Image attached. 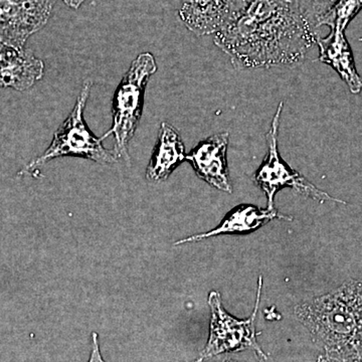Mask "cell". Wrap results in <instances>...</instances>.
<instances>
[{
  "mask_svg": "<svg viewBox=\"0 0 362 362\" xmlns=\"http://www.w3.org/2000/svg\"><path fill=\"white\" fill-rule=\"evenodd\" d=\"M317 39L295 0H247L214 44L235 68L246 70L297 65Z\"/></svg>",
  "mask_w": 362,
  "mask_h": 362,
  "instance_id": "obj_1",
  "label": "cell"
},
{
  "mask_svg": "<svg viewBox=\"0 0 362 362\" xmlns=\"http://www.w3.org/2000/svg\"><path fill=\"white\" fill-rule=\"evenodd\" d=\"M312 341L325 351L362 347V281L305 300L295 308Z\"/></svg>",
  "mask_w": 362,
  "mask_h": 362,
  "instance_id": "obj_2",
  "label": "cell"
},
{
  "mask_svg": "<svg viewBox=\"0 0 362 362\" xmlns=\"http://www.w3.org/2000/svg\"><path fill=\"white\" fill-rule=\"evenodd\" d=\"M157 71L156 58L151 52H142L131 64L113 98V124L102 139L113 134L114 153L117 158L130 161L129 143L134 137L141 119L144 94L149 78Z\"/></svg>",
  "mask_w": 362,
  "mask_h": 362,
  "instance_id": "obj_3",
  "label": "cell"
},
{
  "mask_svg": "<svg viewBox=\"0 0 362 362\" xmlns=\"http://www.w3.org/2000/svg\"><path fill=\"white\" fill-rule=\"evenodd\" d=\"M92 84L90 81L85 83L73 111L54 132L49 148L45 150L42 156L30 162L21 175L37 170L40 166L59 157H81L101 164L117 162L118 158L114 151L105 148L102 144L103 139L93 134L85 122L84 111Z\"/></svg>",
  "mask_w": 362,
  "mask_h": 362,
  "instance_id": "obj_4",
  "label": "cell"
},
{
  "mask_svg": "<svg viewBox=\"0 0 362 362\" xmlns=\"http://www.w3.org/2000/svg\"><path fill=\"white\" fill-rule=\"evenodd\" d=\"M262 277L259 279L256 305L251 317L245 320L230 316L223 309L221 294L211 291L209 295V305L211 312V330L209 340L204 350L194 362H204L206 359L230 352L254 350L262 358L267 359L265 352L257 341L256 318L258 315L259 297L262 292Z\"/></svg>",
  "mask_w": 362,
  "mask_h": 362,
  "instance_id": "obj_5",
  "label": "cell"
},
{
  "mask_svg": "<svg viewBox=\"0 0 362 362\" xmlns=\"http://www.w3.org/2000/svg\"><path fill=\"white\" fill-rule=\"evenodd\" d=\"M283 108H284V103L280 102L272 120L270 130L266 135L269 146L268 154L255 176L257 185L262 188L268 197V209L270 211L275 209L274 206L275 195L279 189L284 187H291L300 194L311 197L320 202L330 201L344 204L317 188L304 176L289 168L281 158L278 149V135Z\"/></svg>",
  "mask_w": 362,
  "mask_h": 362,
  "instance_id": "obj_6",
  "label": "cell"
},
{
  "mask_svg": "<svg viewBox=\"0 0 362 362\" xmlns=\"http://www.w3.org/2000/svg\"><path fill=\"white\" fill-rule=\"evenodd\" d=\"M57 0H0V42L23 51L26 40L42 30Z\"/></svg>",
  "mask_w": 362,
  "mask_h": 362,
  "instance_id": "obj_7",
  "label": "cell"
},
{
  "mask_svg": "<svg viewBox=\"0 0 362 362\" xmlns=\"http://www.w3.org/2000/svg\"><path fill=\"white\" fill-rule=\"evenodd\" d=\"M247 0H181L180 16L197 37L216 35L235 16Z\"/></svg>",
  "mask_w": 362,
  "mask_h": 362,
  "instance_id": "obj_8",
  "label": "cell"
},
{
  "mask_svg": "<svg viewBox=\"0 0 362 362\" xmlns=\"http://www.w3.org/2000/svg\"><path fill=\"white\" fill-rule=\"evenodd\" d=\"M228 139L230 134L228 132L218 133L206 138L190 151L187 160L190 162L199 178L211 187L230 194L232 185L226 161Z\"/></svg>",
  "mask_w": 362,
  "mask_h": 362,
  "instance_id": "obj_9",
  "label": "cell"
},
{
  "mask_svg": "<svg viewBox=\"0 0 362 362\" xmlns=\"http://www.w3.org/2000/svg\"><path fill=\"white\" fill-rule=\"evenodd\" d=\"M44 71L42 59L0 42V87L30 89L42 78Z\"/></svg>",
  "mask_w": 362,
  "mask_h": 362,
  "instance_id": "obj_10",
  "label": "cell"
},
{
  "mask_svg": "<svg viewBox=\"0 0 362 362\" xmlns=\"http://www.w3.org/2000/svg\"><path fill=\"white\" fill-rule=\"evenodd\" d=\"M319 61L329 65L349 86L350 92L359 94L362 90V78L357 73L354 56L343 30L331 28L329 35L317 39Z\"/></svg>",
  "mask_w": 362,
  "mask_h": 362,
  "instance_id": "obj_11",
  "label": "cell"
},
{
  "mask_svg": "<svg viewBox=\"0 0 362 362\" xmlns=\"http://www.w3.org/2000/svg\"><path fill=\"white\" fill-rule=\"evenodd\" d=\"M185 160L187 154L180 133L170 124L162 122L156 148L147 166V180L160 182L168 180L175 169Z\"/></svg>",
  "mask_w": 362,
  "mask_h": 362,
  "instance_id": "obj_12",
  "label": "cell"
},
{
  "mask_svg": "<svg viewBox=\"0 0 362 362\" xmlns=\"http://www.w3.org/2000/svg\"><path fill=\"white\" fill-rule=\"evenodd\" d=\"M275 218L290 221L289 216L279 214L276 209H262L252 206H240L233 209L232 213L221 221L218 228H214L211 232L199 233V235L188 237L187 239L178 240L175 246L187 243L199 242L207 238L216 237V235H228V233H251L257 228H261L265 223H268Z\"/></svg>",
  "mask_w": 362,
  "mask_h": 362,
  "instance_id": "obj_13",
  "label": "cell"
},
{
  "mask_svg": "<svg viewBox=\"0 0 362 362\" xmlns=\"http://www.w3.org/2000/svg\"><path fill=\"white\" fill-rule=\"evenodd\" d=\"M362 8V0H339L323 21L322 25L344 32L349 21Z\"/></svg>",
  "mask_w": 362,
  "mask_h": 362,
  "instance_id": "obj_14",
  "label": "cell"
},
{
  "mask_svg": "<svg viewBox=\"0 0 362 362\" xmlns=\"http://www.w3.org/2000/svg\"><path fill=\"white\" fill-rule=\"evenodd\" d=\"M298 7L314 30L322 26L323 21L339 0H295Z\"/></svg>",
  "mask_w": 362,
  "mask_h": 362,
  "instance_id": "obj_15",
  "label": "cell"
},
{
  "mask_svg": "<svg viewBox=\"0 0 362 362\" xmlns=\"http://www.w3.org/2000/svg\"><path fill=\"white\" fill-rule=\"evenodd\" d=\"M317 362H362V347L325 351Z\"/></svg>",
  "mask_w": 362,
  "mask_h": 362,
  "instance_id": "obj_16",
  "label": "cell"
},
{
  "mask_svg": "<svg viewBox=\"0 0 362 362\" xmlns=\"http://www.w3.org/2000/svg\"><path fill=\"white\" fill-rule=\"evenodd\" d=\"M88 362H106L102 357L101 351H100L99 335L96 332L92 333L90 358Z\"/></svg>",
  "mask_w": 362,
  "mask_h": 362,
  "instance_id": "obj_17",
  "label": "cell"
},
{
  "mask_svg": "<svg viewBox=\"0 0 362 362\" xmlns=\"http://www.w3.org/2000/svg\"><path fill=\"white\" fill-rule=\"evenodd\" d=\"M85 0H64V2L69 7H71V8L77 9L78 7L82 6L84 4Z\"/></svg>",
  "mask_w": 362,
  "mask_h": 362,
  "instance_id": "obj_18",
  "label": "cell"
},
{
  "mask_svg": "<svg viewBox=\"0 0 362 362\" xmlns=\"http://www.w3.org/2000/svg\"><path fill=\"white\" fill-rule=\"evenodd\" d=\"M221 362H237V361H221Z\"/></svg>",
  "mask_w": 362,
  "mask_h": 362,
  "instance_id": "obj_19",
  "label": "cell"
}]
</instances>
